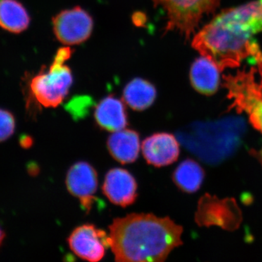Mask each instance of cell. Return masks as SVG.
<instances>
[{"mask_svg":"<svg viewBox=\"0 0 262 262\" xmlns=\"http://www.w3.org/2000/svg\"><path fill=\"white\" fill-rule=\"evenodd\" d=\"M262 32V0L222 12L194 37L192 46L220 70L251 57L253 37Z\"/></svg>","mask_w":262,"mask_h":262,"instance_id":"1","label":"cell"},{"mask_svg":"<svg viewBox=\"0 0 262 262\" xmlns=\"http://www.w3.org/2000/svg\"><path fill=\"white\" fill-rule=\"evenodd\" d=\"M108 229V245L118 262L164 261L183 244L182 226L151 213L115 219Z\"/></svg>","mask_w":262,"mask_h":262,"instance_id":"2","label":"cell"},{"mask_svg":"<svg viewBox=\"0 0 262 262\" xmlns=\"http://www.w3.org/2000/svg\"><path fill=\"white\" fill-rule=\"evenodd\" d=\"M256 73V69L252 68L226 76L225 85L232 107L247 114L251 125L262 134V74L258 72L257 80ZM251 153L262 165V147Z\"/></svg>","mask_w":262,"mask_h":262,"instance_id":"3","label":"cell"},{"mask_svg":"<svg viewBox=\"0 0 262 262\" xmlns=\"http://www.w3.org/2000/svg\"><path fill=\"white\" fill-rule=\"evenodd\" d=\"M72 53L70 48H60L48 72H40L31 80V92L41 106L57 107L68 95L73 77L65 62L70 59Z\"/></svg>","mask_w":262,"mask_h":262,"instance_id":"4","label":"cell"},{"mask_svg":"<svg viewBox=\"0 0 262 262\" xmlns=\"http://www.w3.org/2000/svg\"><path fill=\"white\" fill-rule=\"evenodd\" d=\"M168 16V29H176L187 37L194 32L203 15L216 7L218 0H152Z\"/></svg>","mask_w":262,"mask_h":262,"instance_id":"5","label":"cell"},{"mask_svg":"<svg viewBox=\"0 0 262 262\" xmlns=\"http://www.w3.org/2000/svg\"><path fill=\"white\" fill-rule=\"evenodd\" d=\"M242 220L241 209L232 198L220 200L206 194L198 203L195 221L200 227L218 226L226 230L233 231L238 228Z\"/></svg>","mask_w":262,"mask_h":262,"instance_id":"6","label":"cell"},{"mask_svg":"<svg viewBox=\"0 0 262 262\" xmlns=\"http://www.w3.org/2000/svg\"><path fill=\"white\" fill-rule=\"evenodd\" d=\"M53 31L60 42L68 46L87 40L94 28L92 17L80 7L65 10L53 19Z\"/></svg>","mask_w":262,"mask_h":262,"instance_id":"7","label":"cell"},{"mask_svg":"<svg viewBox=\"0 0 262 262\" xmlns=\"http://www.w3.org/2000/svg\"><path fill=\"white\" fill-rule=\"evenodd\" d=\"M69 246L76 256L91 262L101 261L108 245V235L96 226L85 224L72 231L67 239Z\"/></svg>","mask_w":262,"mask_h":262,"instance_id":"8","label":"cell"},{"mask_svg":"<svg viewBox=\"0 0 262 262\" xmlns=\"http://www.w3.org/2000/svg\"><path fill=\"white\" fill-rule=\"evenodd\" d=\"M66 185L71 194L78 198L81 205L90 211L98 188L97 172L87 162H77L69 169Z\"/></svg>","mask_w":262,"mask_h":262,"instance_id":"9","label":"cell"},{"mask_svg":"<svg viewBox=\"0 0 262 262\" xmlns=\"http://www.w3.org/2000/svg\"><path fill=\"white\" fill-rule=\"evenodd\" d=\"M137 182L134 176L123 168H115L106 174L102 186L104 195L116 206L127 207L137 198Z\"/></svg>","mask_w":262,"mask_h":262,"instance_id":"10","label":"cell"},{"mask_svg":"<svg viewBox=\"0 0 262 262\" xmlns=\"http://www.w3.org/2000/svg\"><path fill=\"white\" fill-rule=\"evenodd\" d=\"M144 159L153 166L171 165L178 160L179 144L175 136L168 133H156L146 138L141 145Z\"/></svg>","mask_w":262,"mask_h":262,"instance_id":"11","label":"cell"},{"mask_svg":"<svg viewBox=\"0 0 262 262\" xmlns=\"http://www.w3.org/2000/svg\"><path fill=\"white\" fill-rule=\"evenodd\" d=\"M94 117L98 126L108 132L126 128L128 124L125 105L113 96H106L100 101L95 110Z\"/></svg>","mask_w":262,"mask_h":262,"instance_id":"12","label":"cell"},{"mask_svg":"<svg viewBox=\"0 0 262 262\" xmlns=\"http://www.w3.org/2000/svg\"><path fill=\"white\" fill-rule=\"evenodd\" d=\"M106 144L110 155L119 163H133L139 158L140 137L136 130L125 128L113 133Z\"/></svg>","mask_w":262,"mask_h":262,"instance_id":"13","label":"cell"},{"mask_svg":"<svg viewBox=\"0 0 262 262\" xmlns=\"http://www.w3.org/2000/svg\"><path fill=\"white\" fill-rule=\"evenodd\" d=\"M220 69L206 57L202 56L193 63L190 71L193 88L200 94L211 95L220 84Z\"/></svg>","mask_w":262,"mask_h":262,"instance_id":"14","label":"cell"},{"mask_svg":"<svg viewBox=\"0 0 262 262\" xmlns=\"http://www.w3.org/2000/svg\"><path fill=\"white\" fill-rule=\"evenodd\" d=\"M156 97L155 86L144 79H134L123 91L124 101L135 111L147 110L155 102Z\"/></svg>","mask_w":262,"mask_h":262,"instance_id":"15","label":"cell"},{"mask_svg":"<svg viewBox=\"0 0 262 262\" xmlns=\"http://www.w3.org/2000/svg\"><path fill=\"white\" fill-rule=\"evenodd\" d=\"M30 17L24 5L17 0H0V27L18 34L28 28Z\"/></svg>","mask_w":262,"mask_h":262,"instance_id":"16","label":"cell"},{"mask_svg":"<svg viewBox=\"0 0 262 262\" xmlns=\"http://www.w3.org/2000/svg\"><path fill=\"white\" fill-rule=\"evenodd\" d=\"M205 178L203 168L196 161L187 159L182 162L173 173V180L184 192H196L201 188Z\"/></svg>","mask_w":262,"mask_h":262,"instance_id":"17","label":"cell"},{"mask_svg":"<svg viewBox=\"0 0 262 262\" xmlns=\"http://www.w3.org/2000/svg\"><path fill=\"white\" fill-rule=\"evenodd\" d=\"M16 127L14 115L0 108V143L5 142L14 134Z\"/></svg>","mask_w":262,"mask_h":262,"instance_id":"18","label":"cell"},{"mask_svg":"<svg viewBox=\"0 0 262 262\" xmlns=\"http://www.w3.org/2000/svg\"><path fill=\"white\" fill-rule=\"evenodd\" d=\"M253 59H254L256 66H257L256 70H257L258 72L262 74V52L261 50H258V51L255 53L254 56H253Z\"/></svg>","mask_w":262,"mask_h":262,"instance_id":"19","label":"cell"},{"mask_svg":"<svg viewBox=\"0 0 262 262\" xmlns=\"http://www.w3.org/2000/svg\"><path fill=\"white\" fill-rule=\"evenodd\" d=\"M33 140L29 136H23L20 139V144L22 147L29 148L32 145Z\"/></svg>","mask_w":262,"mask_h":262,"instance_id":"20","label":"cell"},{"mask_svg":"<svg viewBox=\"0 0 262 262\" xmlns=\"http://www.w3.org/2000/svg\"><path fill=\"white\" fill-rule=\"evenodd\" d=\"M5 232L3 229L0 227V246L3 244L5 239Z\"/></svg>","mask_w":262,"mask_h":262,"instance_id":"21","label":"cell"}]
</instances>
